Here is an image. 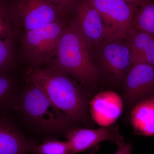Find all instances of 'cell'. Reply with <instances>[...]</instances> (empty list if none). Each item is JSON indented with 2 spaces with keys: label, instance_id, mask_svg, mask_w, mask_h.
Segmentation results:
<instances>
[{
  "label": "cell",
  "instance_id": "8",
  "mask_svg": "<svg viewBox=\"0 0 154 154\" xmlns=\"http://www.w3.org/2000/svg\"><path fill=\"white\" fill-rule=\"evenodd\" d=\"M123 100L127 110L139 102L154 96V66L146 63L132 65L122 81Z\"/></svg>",
  "mask_w": 154,
  "mask_h": 154
},
{
  "label": "cell",
  "instance_id": "6",
  "mask_svg": "<svg viewBox=\"0 0 154 154\" xmlns=\"http://www.w3.org/2000/svg\"><path fill=\"white\" fill-rule=\"evenodd\" d=\"M13 1L11 6L14 18L25 32L47 26L63 15L51 0Z\"/></svg>",
  "mask_w": 154,
  "mask_h": 154
},
{
  "label": "cell",
  "instance_id": "17",
  "mask_svg": "<svg viewBox=\"0 0 154 154\" xmlns=\"http://www.w3.org/2000/svg\"><path fill=\"white\" fill-rule=\"evenodd\" d=\"M16 23L11 4L0 0V38L14 40Z\"/></svg>",
  "mask_w": 154,
  "mask_h": 154
},
{
  "label": "cell",
  "instance_id": "22",
  "mask_svg": "<svg viewBox=\"0 0 154 154\" xmlns=\"http://www.w3.org/2000/svg\"><path fill=\"white\" fill-rule=\"evenodd\" d=\"M126 2L137 8L138 7H141L144 4L149 2L150 0H122Z\"/></svg>",
  "mask_w": 154,
  "mask_h": 154
},
{
  "label": "cell",
  "instance_id": "11",
  "mask_svg": "<svg viewBox=\"0 0 154 154\" xmlns=\"http://www.w3.org/2000/svg\"><path fill=\"white\" fill-rule=\"evenodd\" d=\"M91 118L102 127L113 125L121 115L124 103L117 93L106 91L97 94L90 102Z\"/></svg>",
  "mask_w": 154,
  "mask_h": 154
},
{
  "label": "cell",
  "instance_id": "19",
  "mask_svg": "<svg viewBox=\"0 0 154 154\" xmlns=\"http://www.w3.org/2000/svg\"><path fill=\"white\" fill-rule=\"evenodd\" d=\"M13 40L0 38V75L8 73L14 56Z\"/></svg>",
  "mask_w": 154,
  "mask_h": 154
},
{
  "label": "cell",
  "instance_id": "18",
  "mask_svg": "<svg viewBox=\"0 0 154 154\" xmlns=\"http://www.w3.org/2000/svg\"><path fill=\"white\" fill-rule=\"evenodd\" d=\"M34 154H72L67 141L48 139L35 147Z\"/></svg>",
  "mask_w": 154,
  "mask_h": 154
},
{
  "label": "cell",
  "instance_id": "16",
  "mask_svg": "<svg viewBox=\"0 0 154 154\" xmlns=\"http://www.w3.org/2000/svg\"><path fill=\"white\" fill-rule=\"evenodd\" d=\"M17 96L13 78L8 73L0 75V113L14 106Z\"/></svg>",
  "mask_w": 154,
  "mask_h": 154
},
{
  "label": "cell",
  "instance_id": "3",
  "mask_svg": "<svg viewBox=\"0 0 154 154\" xmlns=\"http://www.w3.org/2000/svg\"><path fill=\"white\" fill-rule=\"evenodd\" d=\"M16 102L25 119L36 128L48 133L65 132L76 123L48 100L37 86L32 84L25 89Z\"/></svg>",
  "mask_w": 154,
  "mask_h": 154
},
{
  "label": "cell",
  "instance_id": "14",
  "mask_svg": "<svg viewBox=\"0 0 154 154\" xmlns=\"http://www.w3.org/2000/svg\"><path fill=\"white\" fill-rule=\"evenodd\" d=\"M130 121L135 134L154 136V96L139 102L130 112Z\"/></svg>",
  "mask_w": 154,
  "mask_h": 154
},
{
  "label": "cell",
  "instance_id": "10",
  "mask_svg": "<svg viewBox=\"0 0 154 154\" xmlns=\"http://www.w3.org/2000/svg\"><path fill=\"white\" fill-rule=\"evenodd\" d=\"M74 22L91 46L96 47L105 42L102 18L98 11L86 0H82L76 5Z\"/></svg>",
  "mask_w": 154,
  "mask_h": 154
},
{
  "label": "cell",
  "instance_id": "5",
  "mask_svg": "<svg viewBox=\"0 0 154 154\" xmlns=\"http://www.w3.org/2000/svg\"><path fill=\"white\" fill-rule=\"evenodd\" d=\"M102 18L105 42L125 38L137 8L122 0H86Z\"/></svg>",
  "mask_w": 154,
  "mask_h": 154
},
{
  "label": "cell",
  "instance_id": "7",
  "mask_svg": "<svg viewBox=\"0 0 154 154\" xmlns=\"http://www.w3.org/2000/svg\"><path fill=\"white\" fill-rule=\"evenodd\" d=\"M96 48L97 58L105 75L113 82H122L132 66V51L125 38L105 42Z\"/></svg>",
  "mask_w": 154,
  "mask_h": 154
},
{
  "label": "cell",
  "instance_id": "4",
  "mask_svg": "<svg viewBox=\"0 0 154 154\" xmlns=\"http://www.w3.org/2000/svg\"><path fill=\"white\" fill-rule=\"evenodd\" d=\"M65 28L60 19L42 28L25 31L22 45L31 67H41L52 63Z\"/></svg>",
  "mask_w": 154,
  "mask_h": 154
},
{
  "label": "cell",
  "instance_id": "9",
  "mask_svg": "<svg viewBox=\"0 0 154 154\" xmlns=\"http://www.w3.org/2000/svg\"><path fill=\"white\" fill-rule=\"evenodd\" d=\"M66 135L72 154L89 152L100 143L105 141L117 145L124 140L117 125L96 129L75 128L68 131Z\"/></svg>",
  "mask_w": 154,
  "mask_h": 154
},
{
  "label": "cell",
  "instance_id": "20",
  "mask_svg": "<svg viewBox=\"0 0 154 154\" xmlns=\"http://www.w3.org/2000/svg\"><path fill=\"white\" fill-rule=\"evenodd\" d=\"M63 15L67 13L75 4L76 0H51Z\"/></svg>",
  "mask_w": 154,
  "mask_h": 154
},
{
  "label": "cell",
  "instance_id": "15",
  "mask_svg": "<svg viewBox=\"0 0 154 154\" xmlns=\"http://www.w3.org/2000/svg\"><path fill=\"white\" fill-rule=\"evenodd\" d=\"M137 10L132 27L154 36V2L150 1Z\"/></svg>",
  "mask_w": 154,
  "mask_h": 154
},
{
  "label": "cell",
  "instance_id": "1",
  "mask_svg": "<svg viewBox=\"0 0 154 154\" xmlns=\"http://www.w3.org/2000/svg\"><path fill=\"white\" fill-rule=\"evenodd\" d=\"M25 79L38 87L59 110L76 122L92 126L88 112V96L66 74L50 64L45 67H30Z\"/></svg>",
  "mask_w": 154,
  "mask_h": 154
},
{
  "label": "cell",
  "instance_id": "2",
  "mask_svg": "<svg viewBox=\"0 0 154 154\" xmlns=\"http://www.w3.org/2000/svg\"><path fill=\"white\" fill-rule=\"evenodd\" d=\"M92 47L72 22L66 27L51 64L83 85L94 88L99 80V69L94 63Z\"/></svg>",
  "mask_w": 154,
  "mask_h": 154
},
{
  "label": "cell",
  "instance_id": "13",
  "mask_svg": "<svg viewBox=\"0 0 154 154\" xmlns=\"http://www.w3.org/2000/svg\"><path fill=\"white\" fill-rule=\"evenodd\" d=\"M125 39L132 51V65L146 63L154 66V36L132 27Z\"/></svg>",
  "mask_w": 154,
  "mask_h": 154
},
{
  "label": "cell",
  "instance_id": "12",
  "mask_svg": "<svg viewBox=\"0 0 154 154\" xmlns=\"http://www.w3.org/2000/svg\"><path fill=\"white\" fill-rule=\"evenodd\" d=\"M37 145L21 133L12 122L0 117V154L33 153Z\"/></svg>",
  "mask_w": 154,
  "mask_h": 154
},
{
  "label": "cell",
  "instance_id": "21",
  "mask_svg": "<svg viewBox=\"0 0 154 154\" xmlns=\"http://www.w3.org/2000/svg\"><path fill=\"white\" fill-rule=\"evenodd\" d=\"M117 145L118 149L115 154H132L133 147L130 143H126L124 140Z\"/></svg>",
  "mask_w": 154,
  "mask_h": 154
},
{
  "label": "cell",
  "instance_id": "23",
  "mask_svg": "<svg viewBox=\"0 0 154 154\" xmlns=\"http://www.w3.org/2000/svg\"><path fill=\"white\" fill-rule=\"evenodd\" d=\"M5 1H8V0H5Z\"/></svg>",
  "mask_w": 154,
  "mask_h": 154
}]
</instances>
